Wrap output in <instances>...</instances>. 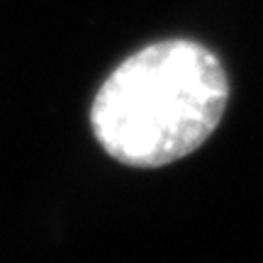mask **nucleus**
Returning <instances> with one entry per match:
<instances>
[{"mask_svg":"<svg viewBox=\"0 0 263 263\" xmlns=\"http://www.w3.org/2000/svg\"><path fill=\"white\" fill-rule=\"evenodd\" d=\"M222 61L193 39H161L134 51L103 81L90 129L122 166L161 168L200 149L229 103Z\"/></svg>","mask_w":263,"mask_h":263,"instance_id":"obj_1","label":"nucleus"}]
</instances>
